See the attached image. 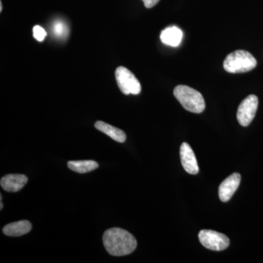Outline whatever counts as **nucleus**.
<instances>
[{"label":"nucleus","mask_w":263,"mask_h":263,"mask_svg":"<svg viewBox=\"0 0 263 263\" xmlns=\"http://www.w3.org/2000/svg\"><path fill=\"white\" fill-rule=\"evenodd\" d=\"M103 245L110 255L115 257L128 255L136 250L137 240L127 230L112 228L106 230L103 237Z\"/></svg>","instance_id":"nucleus-1"},{"label":"nucleus","mask_w":263,"mask_h":263,"mask_svg":"<svg viewBox=\"0 0 263 263\" xmlns=\"http://www.w3.org/2000/svg\"><path fill=\"white\" fill-rule=\"evenodd\" d=\"M174 94L183 108L188 111L200 114L205 110V100L197 90L185 85H179L175 88Z\"/></svg>","instance_id":"nucleus-2"},{"label":"nucleus","mask_w":263,"mask_h":263,"mask_svg":"<svg viewBox=\"0 0 263 263\" xmlns=\"http://www.w3.org/2000/svg\"><path fill=\"white\" fill-rule=\"evenodd\" d=\"M257 66V60L249 52L238 50L230 53L224 60L223 67L230 73H243L253 70Z\"/></svg>","instance_id":"nucleus-3"},{"label":"nucleus","mask_w":263,"mask_h":263,"mask_svg":"<svg viewBox=\"0 0 263 263\" xmlns=\"http://www.w3.org/2000/svg\"><path fill=\"white\" fill-rule=\"evenodd\" d=\"M118 86L123 94L138 95L141 91V85L134 74L126 67H118L115 72Z\"/></svg>","instance_id":"nucleus-4"},{"label":"nucleus","mask_w":263,"mask_h":263,"mask_svg":"<svg viewBox=\"0 0 263 263\" xmlns=\"http://www.w3.org/2000/svg\"><path fill=\"white\" fill-rule=\"evenodd\" d=\"M198 237L201 245L210 250L219 252L224 250L230 245L228 236L214 230H202L199 233Z\"/></svg>","instance_id":"nucleus-5"},{"label":"nucleus","mask_w":263,"mask_h":263,"mask_svg":"<svg viewBox=\"0 0 263 263\" xmlns=\"http://www.w3.org/2000/svg\"><path fill=\"white\" fill-rule=\"evenodd\" d=\"M258 107V98L254 95H250L245 98L237 111V119L240 125L247 127L253 120Z\"/></svg>","instance_id":"nucleus-6"},{"label":"nucleus","mask_w":263,"mask_h":263,"mask_svg":"<svg viewBox=\"0 0 263 263\" xmlns=\"http://www.w3.org/2000/svg\"><path fill=\"white\" fill-rule=\"evenodd\" d=\"M241 176L238 173L230 175L227 178L219 187V198L222 202L229 201L236 190H238L240 183Z\"/></svg>","instance_id":"nucleus-7"},{"label":"nucleus","mask_w":263,"mask_h":263,"mask_svg":"<svg viewBox=\"0 0 263 263\" xmlns=\"http://www.w3.org/2000/svg\"><path fill=\"white\" fill-rule=\"evenodd\" d=\"M181 164L183 169L190 174H198L199 167L196 157L191 146L187 143H183L180 149Z\"/></svg>","instance_id":"nucleus-8"},{"label":"nucleus","mask_w":263,"mask_h":263,"mask_svg":"<svg viewBox=\"0 0 263 263\" xmlns=\"http://www.w3.org/2000/svg\"><path fill=\"white\" fill-rule=\"evenodd\" d=\"M28 182V178L23 174H9L2 178L0 184L2 188L9 193L20 191Z\"/></svg>","instance_id":"nucleus-9"},{"label":"nucleus","mask_w":263,"mask_h":263,"mask_svg":"<svg viewBox=\"0 0 263 263\" xmlns=\"http://www.w3.org/2000/svg\"><path fill=\"white\" fill-rule=\"evenodd\" d=\"M183 37V32L177 27H169L164 29L160 34V39L164 44L177 47L179 46Z\"/></svg>","instance_id":"nucleus-10"},{"label":"nucleus","mask_w":263,"mask_h":263,"mask_svg":"<svg viewBox=\"0 0 263 263\" xmlns=\"http://www.w3.org/2000/svg\"><path fill=\"white\" fill-rule=\"evenodd\" d=\"M32 228V224L29 221L22 220L7 224L3 231L8 236L18 237L29 233Z\"/></svg>","instance_id":"nucleus-11"},{"label":"nucleus","mask_w":263,"mask_h":263,"mask_svg":"<svg viewBox=\"0 0 263 263\" xmlns=\"http://www.w3.org/2000/svg\"><path fill=\"white\" fill-rule=\"evenodd\" d=\"M95 127L102 132V133H105L107 136L111 138L114 141L119 142V143H124V141L127 139V136H126L125 133L122 131V129H118V128L114 127V126L110 125V124H107L102 122V121H98L95 123Z\"/></svg>","instance_id":"nucleus-12"},{"label":"nucleus","mask_w":263,"mask_h":263,"mask_svg":"<svg viewBox=\"0 0 263 263\" xmlns=\"http://www.w3.org/2000/svg\"><path fill=\"white\" fill-rule=\"evenodd\" d=\"M69 168L79 174H86L98 169L99 164L94 160L70 161L67 163Z\"/></svg>","instance_id":"nucleus-13"},{"label":"nucleus","mask_w":263,"mask_h":263,"mask_svg":"<svg viewBox=\"0 0 263 263\" xmlns=\"http://www.w3.org/2000/svg\"><path fill=\"white\" fill-rule=\"evenodd\" d=\"M46 34H47V33L41 26L36 25L33 28V36L40 42H42L45 37H46Z\"/></svg>","instance_id":"nucleus-14"},{"label":"nucleus","mask_w":263,"mask_h":263,"mask_svg":"<svg viewBox=\"0 0 263 263\" xmlns=\"http://www.w3.org/2000/svg\"><path fill=\"white\" fill-rule=\"evenodd\" d=\"M53 33L57 37H61L66 32L65 24L61 22H57L53 25Z\"/></svg>","instance_id":"nucleus-15"},{"label":"nucleus","mask_w":263,"mask_h":263,"mask_svg":"<svg viewBox=\"0 0 263 263\" xmlns=\"http://www.w3.org/2000/svg\"><path fill=\"white\" fill-rule=\"evenodd\" d=\"M144 3L145 7L146 8H152L155 6L160 0H142Z\"/></svg>","instance_id":"nucleus-16"},{"label":"nucleus","mask_w":263,"mask_h":263,"mask_svg":"<svg viewBox=\"0 0 263 263\" xmlns=\"http://www.w3.org/2000/svg\"><path fill=\"white\" fill-rule=\"evenodd\" d=\"M0 203H1V208H0V210H3V200H2V196H1V201H0Z\"/></svg>","instance_id":"nucleus-17"},{"label":"nucleus","mask_w":263,"mask_h":263,"mask_svg":"<svg viewBox=\"0 0 263 263\" xmlns=\"http://www.w3.org/2000/svg\"><path fill=\"white\" fill-rule=\"evenodd\" d=\"M0 11H3V4H2V2L0 3Z\"/></svg>","instance_id":"nucleus-18"}]
</instances>
